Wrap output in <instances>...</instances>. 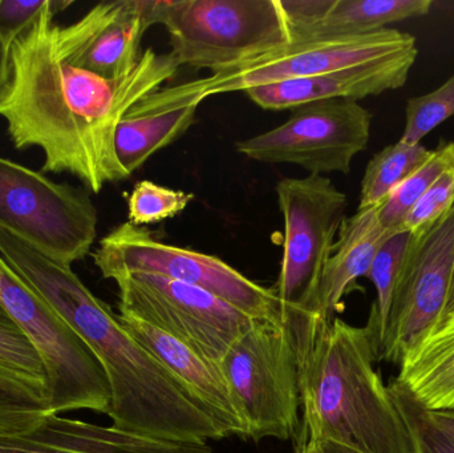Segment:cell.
<instances>
[{"mask_svg": "<svg viewBox=\"0 0 454 453\" xmlns=\"http://www.w3.org/2000/svg\"><path fill=\"white\" fill-rule=\"evenodd\" d=\"M71 0H50L10 48V80L0 116L18 149L44 153L42 173H69L93 193L130 177L117 159L114 137L125 114L177 74L170 53L146 48L132 72L98 76L67 61L55 23Z\"/></svg>", "mask_w": 454, "mask_h": 453, "instance_id": "6da1fadb", "label": "cell"}, {"mask_svg": "<svg viewBox=\"0 0 454 453\" xmlns=\"http://www.w3.org/2000/svg\"><path fill=\"white\" fill-rule=\"evenodd\" d=\"M7 265L43 298L93 351L108 378V417L117 430L161 441L207 444L227 438L213 410L132 335L72 268L20 238L2 249Z\"/></svg>", "mask_w": 454, "mask_h": 453, "instance_id": "7a4b0ae2", "label": "cell"}, {"mask_svg": "<svg viewBox=\"0 0 454 453\" xmlns=\"http://www.w3.org/2000/svg\"><path fill=\"white\" fill-rule=\"evenodd\" d=\"M367 326L333 318L301 359L299 438L363 453H412L410 433L376 370Z\"/></svg>", "mask_w": 454, "mask_h": 453, "instance_id": "3957f363", "label": "cell"}, {"mask_svg": "<svg viewBox=\"0 0 454 453\" xmlns=\"http://www.w3.org/2000/svg\"><path fill=\"white\" fill-rule=\"evenodd\" d=\"M413 48H418L415 36L395 28L352 36L291 40L255 58L210 72V76L160 88L138 104L154 109L200 106L210 96L333 74Z\"/></svg>", "mask_w": 454, "mask_h": 453, "instance_id": "277c9868", "label": "cell"}, {"mask_svg": "<svg viewBox=\"0 0 454 453\" xmlns=\"http://www.w3.org/2000/svg\"><path fill=\"white\" fill-rule=\"evenodd\" d=\"M178 66L210 72L293 40L280 0H154Z\"/></svg>", "mask_w": 454, "mask_h": 453, "instance_id": "5b68a950", "label": "cell"}, {"mask_svg": "<svg viewBox=\"0 0 454 453\" xmlns=\"http://www.w3.org/2000/svg\"><path fill=\"white\" fill-rule=\"evenodd\" d=\"M246 425V441H290L301 410V359L288 322L254 319L220 363Z\"/></svg>", "mask_w": 454, "mask_h": 453, "instance_id": "8992f818", "label": "cell"}, {"mask_svg": "<svg viewBox=\"0 0 454 453\" xmlns=\"http://www.w3.org/2000/svg\"><path fill=\"white\" fill-rule=\"evenodd\" d=\"M106 279L128 274H153L200 287L253 319L287 322L272 289L243 276L215 255L159 241L149 229L129 221L109 231L93 254Z\"/></svg>", "mask_w": 454, "mask_h": 453, "instance_id": "52a82bcc", "label": "cell"}, {"mask_svg": "<svg viewBox=\"0 0 454 453\" xmlns=\"http://www.w3.org/2000/svg\"><path fill=\"white\" fill-rule=\"evenodd\" d=\"M0 303L34 343L48 377L51 414H108L111 388L98 356L0 257Z\"/></svg>", "mask_w": 454, "mask_h": 453, "instance_id": "ba28073f", "label": "cell"}, {"mask_svg": "<svg viewBox=\"0 0 454 453\" xmlns=\"http://www.w3.org/2000/svg\"><path fill=\"white\" fill-rule=\"evenodd\" d=\"M98 210L85 189L0 157V226L71 268L98 236Z\"/></svg>", "mask_w": 454, "mask_h": 453, "instance_id": "9c48e42d", "label": "cell"}, {"mask_svg": "<svg viewBox=\"0 0 454 453\" xmlns=\"http://www.w3.org/2000/svg\"><path fill=\"white\" fill-rule=\"evenodd\" d=\"M277 196L285 221V247L272 292L294 327L304 318L317 295L346 220L348 199L331 178L319 175L283 178L278 183Z\"/></svg>", "mask_w": 454, "mask_h": 453, "instance_id": "30bf717a", "label": "cell"}, {"mask_svg": "<svg viewBox=\"0 0 454 453\" xmlns=\"http://www.w3.org/2000/svg\"><path fill=\"white\" fill-rule=\"evenodd\" d=\"M114 282L120 316L161 330L215 364L254 322L215 295L164 277L128 274Z\"/></svg>", "mask_w": 454, "mask_h": 453, "instance_id": "8fae6325", "label": "cell"}, {"mask_svg": "<svg viewBox=\"0 0 454 453\" xmlns=\"http://www.w3.org/2000/svg\"><path fill=\"white\" fill-rule=\"evenodd\" d=\"M371 124L372 113L359 101H315L294 109L285 124L235 146L254 161L299 165L309 175H348L355 157L367 149Z\"/></svg>", "mask_w": 454, "mask_h": 453, "instance_id": "7c38bea8", "label": "cell"}, {"mask_svg": "<svg viewBox=\"0 0 454 453\" xmlns=\"http://www.w3.org/2000/svg\"><path fill=\"white\" fill-rule=\"evenodd\" d=\"M454 274V207L420 236H413L397 278L379 361L399 364L445 316Z\"/></svg>", "mask_w": 454, "mask_h": 453, "instance_id": "4fadbf2b", "label": "cell"}, {"mask_svg": "<svg viewBox=\"0 0 454 453\" xmlns=\"http://www.w3.org/2000/svg\"><path fill=\"white\" fill-rule=\"evenodd\" d=\"M154 24V0L98 3L76 23L59 26V44L72 66L116 79L137 66L141 40Z\"/></svg>", "mask_w": 454, "mask_h": 453, "instance_id": "5bb4252c", "label": "cell"}, {"mask_svg": "<svg viewBox=\"0 0 454 453\" xmlns=\"http://www.w3.org/2000/svg\"><path fill=\"white\" fill-rule=\"evenodd\" d=\"M395 231L387 230L379 218V207L357 209L346 217L323 271L317 295L304 318L293 327L299 359L303 358L320 332L343 311V300L356 281L367 277L384 242Z\"/></svg>", "mask_w": 454, "mask_h": 453, "instance_id": "9a60e30c", "label": "cell"}, {"mask_svg": "<svg viewBox=\"0 0 454 453\" xmlns=\"http://www.w3.org/2000/svg\"><path fill=\"white\" fill-rule=\"evenodd\" d=\"M418 55V48H413L343 71L261 85L245 93L264 111H294L306 104L333 98L359 101L404 87Z\"/></svg>", "mask_w": 454, "mask_h": 453, "instance_id": "2e32d148", "label": "cell"}, {"mask_svg": "<svg viewBox=\"0 0 454 453\" xmlns=\"http://www.w3.org/2000/svg\"><path fill=\"white\" fill-rule=\"evenodd\" d=\"M0 453H215L201 443L161 441L50 414L21 435L0 436Z\"/></svg>", "mask_w": 454, "mask_h": 453, "instance_id": "e0dca14e", "label": "cell"}, {"mask_svg": "<svg viewBox=\"0 0 454 453\" xmlns=\"http://www.w3.org/2000/svg\"><path fill=\"white\" fill-rule=\"evenodd\" d=\"M117 318L128 334L132 335L213 410L230 436L245 439V420L235 404L220 364L202 358L188 346L156 327L120 314H117Z\"/></svg>", "mask_w": 454, "mask_h": 453, "instance_id": "ac0fdd59", "label": "cell"}, {"mask_svg": "<svg viewBox=\"0 0 454 453\" xmlns=\"http://www.w3.org/2000/svg\"><path fill=\"white\" fill-rule=\"evenodd\" d=\"M394 382L426 411L454 410V313L405 354Z\"/></svg>", "mask_w": 454, "mask_h": 453, "instance_id": "d6986e66", "label": "cell"}, {"mask_svg": "<svg viewBox=\"0 0 454 453\" xmlns=\"http://www.w3.org/2000/svg\"><path fill=\"white\" fill-rule=\"evenodd\" d=\"M197 105L145 108L136 104L120 121L114 137L117 159L128 175L137 172L161 149L185 135L196 122Z\"/></svg>", "mask_w": 454, "mask_h": 453, "instance_id": "ffe728a7", "label": "cell"}, {"mask_svg": "<svg viewBox=\"0 0 454 453\" xmlns=\"http://www.w3.org/2000/svg\"><path fill=\"white\" fill-rule=\"evenodd\" d=\"M432 0H333L325 16L294 32L293 40L352 36L431 12Z\"/></svg>", "mask_w": 454, "mask_h": 453, "instance_id": "44dd1931", "label": "cell"}, {"mask_svg": "<svg viewBox=\"0 0 454 453\" xmlns=\"http://www.w3.org/2000/svg\"><path fill=\"white\" fill-rule=\"evenodd\" d=\"M434 151L423 144L397 141L381 149L368 162L357 209L380 207L389 194L431 159Z\"/></svg>", "mask_w": 454, "mask_h": 453, "instance_id": "7402d4cb", "label": "cell"}, {"mask_svg": "<svg viewBox=\"0 0 454 453\" xmlns=\"http://www.w3.org/2000/svg\"><path fill=\"white\" fill-rule=\"evenodd\" d=\"M50 414L47 390L0 367V436L28 433Z\"/></svg>", "mask_w": 454, "mask_h": 453, "instance_id": "603a6c76", "label": "cell"}, {"mask_svg": "<svg viewBox=\"0 0 454 453\" xmlns=\"http://www.w3.org/2000/svg\"><path fill=\"white\" fill-rule=\"evenodd\" d=\"M454 164V141H442L431 159L424 162L407 180L403 181L379 207V218L387 230L397 231L405 215L416 202Z\"/></svg>", "mask_w": 454, "mask_h": 453, "instance_id": "cb8c5ba5", "label": "cell"}, {"mask_svg": "<svg viewBox=\"0 0 454 453\" xmlns=\"http://www.w3.org/2000/svg\"><path fill=\"white\" fill-rule=\"evenodd\" d=\"M411 241H412V233L395 231L379 250L368 273L367 278L372 281L376 289V301L371 309L367 324L373 345H376L386 327L397 278L410 249Z\"/></svg>", "mask_w": 454, "mask_h": 453, "instance_id": "d4e9b609", "label": "cell"}, {"mask_svg": "<svg viewBox=\"0 0 454 453\" xmlns=\"http://www.w3.org/2000/svg\"><path fill=\"white\" fill-rule=\"evenodd\" d=\"M0 367L37 387L48 391V377L43 359L0 303ZM50 395V394H48Z\"/></svg>", "mask_w": 454, "mask_h": 453, "instance_id": "484cf974", "label": "cell"}, {"mask_svg": "<svg viewBox=\"0 0 454 453\" xmlns=\"http://www.w3.org/2000/svg\"><path fill=\"white\" fill-rule=\"evenodd\" d=\"M193 199V193L141 181L128 199V218L136 226L161 223L180 215Z\"/></svg>", "mask_w": 454, "mask_h": 453, "instance_id": "4316f807", "label": "cell"}, {"mask_svg": "<svg viewBox=\"0 0 454 453\" xmlns=\"http://www.w3.org/2000/svg\"><path fill=\"white\" fill-rule=\"evenodd\" d=\"M454 116V74L434 92L410 98L405 106V128L400 140L421 144L426 136Z\"/></svg>", "mask_w": 454, "mask_h": 453, "instance_id": "83f0119b", "label": "cell"}, {"mask_svg": "<svg viewBox=\"0 0 454 453\" xmlns=\"http://www.w3.org/2000/svg\"><path fill=\"white\" fill-rule=\"evenodd\" d=\"M388 388L410 433L412 453H454L452 439L434 425L423 407L419 406L394 380Z\"/></svg>", "mask_w": 454, "mask_h": 453, "instance_id": "f1b7e54d", "label": "cell"}, {"mask_svg": "<svg viewBox=\"0 0 454 453\" xmlns=\"http://www.w3.org/2000/svg\"><path fill=\"white\" fill-rule=\"evenodd\" d=\"M454 207V164L445 170L439 180L427 191V193L416 202L408 212L397 231H408L413 236L431 228L442 215H447Z\"/></svg>", "mask_w": 454, "mask_h": 453, "instance_id": "f546056e", "label": "cell"}, {"mask_svg": "<svg viewBox=\"0 0 454 453\" xmlns=\"http://www.w3.org/2000/svg\"><path fill=\"white\" fill-rule=\"evenodd\" d=\"M48 4L50 0H0V34L8 50L35 23Z\"/></svg>", "mask_w": 454, "mask_h": 453, "instance_id": "4dcf8cb0", "label": "cell"}, {"mask_svg": "<svg viewBox=\"0 0 454 453\" xmlns=\"http://www.w3.org/2000/svg\"><path fill=\"white\" fill-rule=\"evenodd\" d=\"M427 414L434 425L454 441V410L452 411H427Z\"/></svg>", "mask_w": 454, "mask_h": 453, "instance_id": "1f68e13d", "label": "cell"}, {"mask_svg": "<svg viewBox=\"0 0 454 453\" xmlns=\"http://www.w3.org/2000/svg\"><path fill=\"white\" fill-rule=\"evenodd\" d=\"M10 80V50L5 47L0 34V96L4 92Z\"/></svg>", "mask_w": 454, "mask_h": 453, "instance_id": "d6a6232c", "label": "cell"}, {"mask_svg": "<svg viewBox=\"0 0 454 453\" xmlns=\"http://www.w3.org/2000/svg\"><path fill=\"white\" fill-rule=\"evenodd\" d=\"M295 446H294V453H320L319 444L309 439L299 438L295 436Z\"/></svg>", "mask_w": 454, "mask_h": 453, "instance_id": "836d02e7", "label": "cell"}, {"mask_svg": "<svg viewBox=\"0 0 454 453\" xmlns=\"http://www.w3.org/2000/svg\"><path fill=\"white\" fill-rule=\"evenodd\" d=\"M319 444L320 453H363L351 447L343 446V444L335 443V441H322Z\"/></svg>", "mask_w": 454, "mask_h": 453, "instance_id": "e575fe53", "label": "cell"}, {"mask_svg": "<svg viewBox=\"0 0 454 453\" xmlns=\"http://www.w3.org/2000/svg\"><path fill=\"white\" fill-rule=\"evenodd\" d=\"M454 313V274H453V281L452 286H450V298H448L447 309H445V316H450V314Z\"/></svg>", "mask_w": 454, "mask_h": 453, "instance_id": "d590c367", "label": "cell"}]
</instances>
